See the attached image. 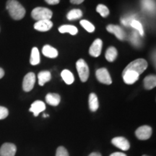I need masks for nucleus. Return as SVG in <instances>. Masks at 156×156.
I'll return each instance as SVG.
<instances>
[{
  "label": "nucleus",
  "mask_w": 156,
  "mask_h": 156,
  "mask_svg": "<svg viewBox=\"0 0 156 156\" xmlns=\"http://www.w3.org/2000/svg\"><path fill=\"white\" fill-rule=\"evenodd\" d=\"M89 156H101V155L99 153H92Z\"/></svg>",
  "instance_id": "f704fd0d"
},
{
  "label": "nucleus",
  "mask_w": 156,
  "mask_h": 156,
  "mask_svg": "<svg viewBox=\"0 0 156 156\" xmlns=\"http://www.w3.org/2000/svg\"><path fill=\"white\" fill-rule=\"evenodd\" d=\"M60 101H61V98L57 93H48L46 96V103H48L51 106H58L59 104Z\"/></svg>",
  "instance_id": "2eb2a0df"
},
{
  "label": "nucleus",
  "mask_w": 156,
  "mask_h": 156,
  "mask_svg": "<svg viewBox=\"0 0 156 156\" xmlns=\"http://www.w3.org/2000/svg\"><path fill=\"white\" fill-rule=\"evenodd\" d=\"M30 63L32 65H37L40 63V54H39V51L38 48L34 47L32 48L31 51V55Z\"/></svg>",
  "instance_id": "5701e85b"
},
{
  "label": "nucleus",
  "mask_w": 156,
  "mask_h": 156,
  "mask_svg": "<svg viewBox=\"0 0 156 156\" xmlns=\"http://www.w3.org/2000/svg\"><path fill=\"white\" fill-rule=\"evenodd\" d=\"M89 107L91 112H96L99 107V103L97 95L95 93H90L89 95Z\"/></svg>",
  "instance_id": "a211bd4d"
},
{
  "label": "nucleus",
  "mask_w": 156,
  "mask_h": 156,
  "mask_svg": "<svg viewBox=\"0 0 156 156\" xmlns=\"http://www.w3.org/2000/svg\"><path fill=\"white\" fill-rule=\"evenodd\" d=\"M80 25L87 31V32L93 33V31L95 30L94 25H93L91 23H90L89 21L86 20H81Z\"/></svg>",
  "instance_id": "a878e982"
},
{
  "label": "nucleus",
  "mask_w": 156,
  "mask_h": 156,
  "mask_svg": "<svg viewBox=\"0 0 156 156\" xmlns=\"http://www.w3.org/2000/svg\"><path fill=\"white\" fill-rule=\"evenodd\" d=\"M83 16V12L79 9H74L70 10L67 15V19L69 20H75Z\"/></svg>",
  "instance_id": "b1692460"
},
{
  "label": "nucleus",
  "mask_w": 156,
  "mask_h": 156,
  "mask_svg": "<svg viewBox=\"0 0 156 156\" xmlns=\"http://www.w3.org/2000/svg\"><path fill=\"white\" fill-rule=\"evenodd\" d=\"M96 77L100 83L106 84V85H111L112 83V77L106 68H101L98 69L95 73Z\"/></svg>",
  "instance_id": "423d86ee"
},
{
  "label": "nucleus",
  "mask_w": 156,
  "mask_h": 156,
  "mask_svg": "<svg viewBox=\"0 0 156 156\" xmlns=\"http://www.w3.org/2000/svg\"><path fill=\"white\" fill-rule=\"evenodd\" d=\"M106 30L108 31L111 34H114L115 36L119 40L124 41L126 38V34L124 30L119 26V25H108L106 27Z\"/></svg>",
  "instance_id": "1a4fd4ad"
},
{
  "label": "nucleus",
  "mask_w": 156,
  "mask_h": 156,
  "mask_svg": "<svg viewBox=\"0 0 156 156\" xmlns=\"http://www.w3.org/2000/svg\"><path fill=\"white\" fill-rule=\"evenodd\" d=\"M44 117H47V116H48V114H44V116H43Z\"/></svg>",
  "instance_id": "c9c22d12"
},
{
  "label": "nucleus",
  "mask_w": 156,
  "mask_h": 156,
  "mask_svg": "<svg viewBox=\"0 0 156 156\" xmlns=\"http://www.w3.org/2000/svg\"><path fill=\"white\" fill-rule=\"evenodd\" d=\"M51 77V73L48 71H42L38 73V84L41 86H44L45 83L47 82L50 81Z\"/></svg>",
  "instance_id": "f3484780"
},
{
  "label": "nucleus",
  "mask_w": 156,
  "mask_h": 156,
  "mask_svg": "<svg viewBox=\"0 0 156 156\" xmlns=\"http://www.w3.org/2000/svg\"><path fill=\"white\" fill-rule=\"evenodd\" d=\"M42 53L45 56L48 58H56L58 56L57 50L49 45H45L43 47Z\"/></svg>",
  "instance_id": "dca6fc26"
},
{
  "label": "nucleus",
  "mask_w": 156,
  "mask_h": 156,
  "mask_svg": "<svg viewBox=\"0 0 156 156\" xmlns=\"http://www.w3.org/2000/svg\"><path fill=\"white\" fill-rule=\"evenodd\" d=\"M9 114L8 109L4 106H0V120L7 118Z\"/></svg>",
  "instance_id": "c756f323"
},
{
  "label": "nucleus",
  "mask_w": 156,
  "mask_h": 156,
  "mask_svg": "<svg viewBox=\"0 0 156 156\" xmlns=\"http://www.w3.org/2000/svg\"><path fill=\"white\" fill-rule=\"evenodd\" d=\"M4 75H5V71H4L3 69L0 67V79H2L4 77Z\"/></svg>",
  "instance_id": "72a5a7b5"
},
{
  "label": "nucleus",
  "mask_w": 156,
  "mask_h": 156,
  "mask_svg": "<svg viewBox=\"0 0 156 156\" xmlns=\"http://www.w3.org/2000/svg\"><path fill=\"white\" fill-rule=\"evenodd\" d=\"M56 156H69V153L65 147L60 146L56 150Z\"/></svg>",
  "instance_id": "c85d7f7f"
},
{
  "label": "nucleus",
  "mask_w": 156,
  "mask_h": 156,
  "mask_svg": "<svg viewBox=\"0 0 156 156\" xmlns=\"http://www.w3.org/2000/svg\"><path fill=\"white\" fill-rule=\"evenodd\" d=\"M52 12L46 7H36L32 10L31 16L37 21L46 20L52 17Z\"/></svg>",
  "instance_id": "7ed1b4c3"
},
{
  "label": "nucleus",
  "mask_w": 156,
  "mask_h": 156,
  "mask_svg": "<svg viewBox=\"0 0 156 156\" xmlns=\"http://www.w3.org/2000/svg\"><path fill=\"white\" fill-rule=\"evenodd\" d=\"M46 3H48V5H57V4L59 3L60 0H45Z\"/></svg>",
  "instance_id": "7c9ffc66"
},
{
  "label": "nucleus",
  "mask_w": 156,
  "mask_h": 156,
  "mask_svg": "<svg viewBox=\"0 0 156 156\" xmlns=\"http://www.w3.org/2000/svg\"><path fill=\"white\" fill-rule=\"evenodd\" d=\"M76 67L80 79L82 82L85 83L89 77V68L88 66L84 59H79L76 63Z\"/></svg>",
  "instance_id": "20e7f679"
},
{
  "label": "nucleus",
  "mask_w": 156,
  "mask_h": 156,
  "mask_svg": "<svg viewBox=\"0 0 156 156\" xmlns=\"http://www.w3.org/2000/svg\"><path fill=\"white\" fill-rule=\"evenodd\" d=\"M142 5L147 10L153 12L155 9V4L153 0H142Z\"/></svg>",
  "instance_id": "cd10ccee"
},
{
  "label": "nucleus",
  "mask_w": 156,
  "mask_h": 156,
  "mask_svg": "<svg viewBox=\"0 0 156 156\" xmlns=\"http://www.w3.org/2000/svg\"><path fill=\"white\" fill-rule=\"evenodd\" d=\"M58 31L61 34H65V33H69L71 35H76L77 34L78 30L74 25H64L58 28Z\"/></svg>",
  "instance_id": "412c9836"
},
{
  "label": "nucleus",
  "mask_w": 156,
  "mask_h": 156,
  "mask_svg": "<svg viewBox=\"0 0 156 156\" xmlns=\"http://www.w3.org/2000/svg\"><path fill=\"white\" fill-rule=\"evenodd\" d=\"M96 11L100 14L103 17H106L109 15V9L106 6L102 4H100L97 6Z\"/></svg>",
  "instance_id": "393cba45"
},
{
  "label": "nucleus",
  "mask_w": 156,
  "mask_h": 156,
  "mask_svg": "<svg viewBox=\"0 0 156 156\" xmlns=\"http://www.w3.org/2000/svg\"><path fill=\"white\" fill-rule=\"evenodd\" d=\"M46 109V105L41 101H36L31 104L29 111L34 113L35 116H38L41 112H44Z\"/></svg>",
  "instance_id": "4468645a"
},
{
  "label": "nucleus",
  "mask_w": 156,
  "mask_h": 156,
  "mask_svg": "<svg viewBox=\"0 0 156 156\" xmlns=\"http://www.w3.org/2000/svg\"><path fill=\"white\" fill-rule=\"evenodd\" d=\"M140 75L133 71L123 72V80L127 85H132L139 79Z\"/></svg>",
  "instance_id": "f8f14e48"
},
{
  "label": "nucleus",
  "mask_w": 156,
  "mask_h": 156,
  "mask_svg": "<svg viewBox=\"0 0 156 156\" xmlns=\"http://www.w3.org/2000/svg\"><path fill=\"white\" fill-rule=\"evenodd\" d=\"M17 147L14 144L6 142L0 147V156H15Z\"/></svg>",
  "instance_id": "6e6552de"
},
{
  "label": "nucleus",
  "mask_w": 156,
  "mask_h": 156,
  "mask_svg": "<svg viewBox=\"0 0 156 156\" xmlns=\"http://www.w3.org/2000/svg\"><path fill=\"white\" fill-rule=\"evenodd\" d=\"M117 56H118V52H117L116 48L115 47H113V46L109 47L106 50V54H105V57H106L107 61L109 62H114Z\"/></svg>",
  "instance_id": "aec40b11"
},
{
  "label": "nucleus",
  "mask_w": 156,
  "mask_h": 156,
  "mask_svg": "<svg viewBox=\"0 0 156 156\" xmlns=\"http://www.w3.org/2000/svg\"><path fill=\"white\" fill-rule=\"evenodd\" d=\"M36 83V75L34 73H29L24 77L23 81V89L25 92H29L34 88Z\"/></svg>",
  "instance_id": "39448f33"
},
{
  "label": "nucleus",
  "mask_w": 156,
  "mask_h": 156,
  "mask_svg": "<svg viewBox=\"0 0 156 156\" xmlns=\"http://www.w3.org/2000/svg\"><path fill=\"white\" fill-rule=\"evenodd\" d=\"M109 156H126V154L122 153H119V152H116V153H112V155H110Z\"/></svg>",
  "instance_id": "473e14b6"
},
{
  "label": "nucleus",
  "mask_w": 156,
  "mask_h": 156,
  "mask_svg": "<svg viewBox=\"0 0 156 156\" xmlns=\"http://www.w3.org/2000/svg\"><path fill=\"white\" fill-rule=\"evenodd\" d=\"M52 26H53V23L50 20H46L37 21L34 25V28L41 32H46V31L49 30Z\"/></svg>",
  "instance_id": "ddd939ff"
},
{
  "label": "nucleus",
  "mask_w": 156,
  "mask_h": 156,
  "mask_svg": "<svg viewBox=\"0 0 156 156\" xmlns=\"http://www.w3.org/2000/svg\"><path fill=\"white\" fill-rule=\"evenodd\" d=\"M85 0H70V2L75 4V5H80V4L83 3Z\"/></svg>",
  "instance_id": "2f4dec72"
},
{
  "label": "nucleus",
  "mask_w": 156,
  "mask_h": 156,
  "mask_svg": "<svg viewBox=\"0 0 156 156\" xmlns=\"http://www.w3.org/2000/svg\"><path fill=\"white\" fill-rule=\"evenodd\" d=\"M112 144L116 146V147L119 148L122 151H128L130 147L129 142L126 138L123 136H116V137L113 138L112 140Z\"/></svg>",
  "instance_id": "9b49d317"
},
{
  "label": "nucleus",
  "mask_w": 156,
  "mask_h": 156,
  "mask_svg": "<svg viewBox=\"0 0 156 156\" xmlns=\"http://www.w3.org/2000/svg\"><path fill=\"white\" fill-rule=\"evenodd\" d=\"M62 77L63 80L67 83V85H71L73 83L74 80H75V77H74L73 74L68 69H64L62 72Z\"/></svg>",
  "instance_id": "4be33fe9"
},
{
  "label": "nucleus",
  "mask_w": 156,
  "mask_h": 156,
  "mask_svg": "<svg viewBox=\"0 0 156 156\" xmlns=\"http://www.w3.org/2000/svg\"><path fill=\"white\" fill-rule=\"evenodd\" d=\"M103 42L100 38H97L93 41L89 48V54L93 57H98L101 55L102 51Z\"/></svg>",
  "instance_id": "9d476101"
},
{
  "label": "nucleus",
  "mask_w": 156,
  "mask_h": 156,
  "mask_svg": "<svg viewBox=\"0 0 156 156\" xmlns=\"http://www.w3.org/2000/svg\"><path fill=\"white\" fill-rule=\"evenodd\" d=\"M130 24H131L132 28H134V29H136V30H137L138 31H139L140 34L142 36H143L144 35L143 27H142V24L139 22V21L136 20H132Z\"/></svg>",
  "instance_id": "bb28decb"
},
{
  "label": "nucleus",
  "mask_w": 156,
  "mask_h": 156,
  "mask_svg": "<svg viewBox=\"0 0 156 156\" xmlns=\"http://www.w3.org/2000/svg\"><path fill=\"white\" fill-rule=\"evenodd\" d=\"M142 156H148V155H142Z\"/></svg>",
  "instance_id": "e433bc0d"
},
{
  "label": "nucleus",
  "mask_w": 156,
  "mask_h": 156,
  "mask_svg": "<svg viewBox=\"0 0 156 156\" xmlns=\"http://www.w3.org/2000/svg\"><path fill=\"white\" fill-rule=\"evenodd\" d=\"M152 128L150 126L144 125L140 126L135 132V135L139 140H148L152 135Z\"/></svg>",
  "instance_id": "0eeeda50"
},
{
  "label": "nucleus",
  "mask_w": 156,
  "mask_h": 156,
  "mask_svg": "<svg viewBox=\"0 0 156 156\" xmlns=\"http://www.w3.org/2000/svg\"><path fill=\"white\" fill-rule=\"evenodd\" d=\"M144 86L146 90H151L156 86V77L155 75H148L144 79Z\"/></svg>",
  "instance_id": "6ab92c4d"
},
{
  "label": "nucleus",
  "mask_w": 156,
  "mask_h": 156,
  "mask_svg": "<svg viewBox=\"0 0 156 156\" xmlns=\"http://www.w3.org/2000/svg\"><path fill=\"white\" fill-rule=\"evenodd\" d=\"M6 9L15 20H20L25 17V9L17 0H8L6 4Z\"/></svg>",
  "instance_id": "f257e3e1"
},
{
  "label": "nucleus",
  "mask_w": 156,
  "mask_h": 156,
  "mask_svg": "<svg viewBox=\"0 0 156 156\" xmlns=\"http://www.w3.org/2000/svg\"><path fill=\"white\" fill-rule=\"evenodd\" d=\"M147 62H146V60L143 58H138L129 64L123 72L133 71L139 75H141L147 69Z\"/></svg>",
  "instance_id": "f03ea898"
}]
</instances>
